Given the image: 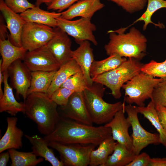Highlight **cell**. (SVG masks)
I'll return each instance as SVG.
<instances>
[{"instance_id": "obj_14", "label": "cell", "mask_w": 166, "mask_h": 166, "mask_svg": "<svg viewBox=\"0 0 166 166\" xmlns=\"http://www.w3.org/2000/svg\"><path fill=\"white\" fill-rule=\"evenodd\" d=\"M53 29L55 34L46 45L61 66L72 58V41L60 28L57 27Z\"/></svg>"}, {"instance_id": "obj_6", "label": "cell", "mask_w": 166, "mask_h": 166, "mask_svg": "<svg viewBox=\"0 0 166 166\" xmlns=\"http://www.w3.org/2000/svg\"><path fill=\"white\" fill-rule=\"evenodd\" d=\"M163 79L140 72L123 85L122 88L125 92L124 102L135 104L137 106H145V101L151 98L154 88Z\"/></svg>"}, {"instance_id": "obj_20", "label": "cell", "mask_w": 166, "mask_h": 166, "mask_svg": "<svg viewBox=\"0 0 166 166\" xmlns=\"http://www.w3.org/2000/svg\"><path fill=\"white\" fill-rule=\"evenodd\" d=\"M27 51L23 46L13 44L9 36L7 39H0V69L2 72L7 69L13 62L18 59L23 61Z\"/></svg>"}, {"instance_id": "obj_22", "label": "cell", "mask_w": 166, "mask_h": 166, "mask_svg": "<svg viewBox=\"0 0 166 166\" xmlns=\"http://www.w3.org/2000/svg\"><path fill=\"white\" fill-rule=\"evenodd\" d=\"M61 14V12H50L36 6L20 14L26 22L42 24L52 28L57 27V18Z\"/></svg>"}, {"instance_id": "obj_10", "label": "cell", "mask_w": 166, "mask_h": 166, "mask_svg": "<svg viewBox=\"0 0 166 166\" xmlns=\"http://www.w3.org/2000/svg\"><path fill=\"white\" fill-rule=\"evenodd\" d=\"M91 19L81 18L76 20H71L59 17L57 18V27L73 37L78 44L84 41H88L97 45V42L93 34L96 27Z\"/></svg>"}, {"instance_id": "obj_4", "label": "cell", "mask_w": 166, "mask_h": 166, "mask_svg": "<svg viewBox=\"0 0 166 166\" xmlns=\"http://www.w3.org/2000/svg\"><path fill=\"white\" fill-rule=\"evenodd\" d=\"M96 82L83 92L84 101L93 123L105 125L110 122L116 113L124 106L125 103H109L103 99L105 88Z\"/></svg>"}, {"instance_id": "obj_1", "label": "cell", "mask_w": 166, "mask_h": 166, "mask_svg": "<svg viewBox=\"0 0 166 166\" xmlns=\"http://www.w3.org/2000/svg\"><path fill=\"white\" fill-rule=\"evenodd\" d=\"M111 136L110 128L104 125H88L61 117L53 131L43 138L47 142L97 146Z\"/></svg>"}, {"instance_id": "obj_38", "label": "cell", "mask_w": 166, "mask_h": 166, "mask_svg": "<svg viewBox=\"0 0 166 166\" xmlns=\"http://www.w3.org/2000/svg\"><path fill=\"white\" fill-rule=\"evenodd\" d=\"M79 0H53L47 5L48 10H57L60 13L69 8Z\"/></svg>"}, {"instance_id": "obj_42", "label": "cell", "mask_w": 166, "mask_h": 166, "mask_svg": "<svg viewBox=\"0 0 166 166\" xmlns=\"http://www.w3.org/2000/svg\"><path fill=\"white\" fill-rule=\"evenodd\" d=\"M148 166H166V158H151Z\"/></svg>"}, {"instance_id": "obj_8", "label": "cell", "mask_w": 166, "mask_h": 166, "mask_svg": "<svg viewBox=\"0 0 166 166\" xmlns=\"http://www.w3.org/2000/svg\"><path fill=\"white\" fill-rule=\"evenodd\" d=\"M124 109L132 128L133 151L136 155L140 154L143 149L149 144H160L158 134L149 132L142 126L139 120L136 106L128 104L125 105Z\"/></svg>"}, {"instance_id": "obj_12", "label": "cell", "mask_w": 166, "mask_h": 166, "mask_svg": "<svg viewBox=\"0 0 166 166\" xmlns=\"http://www.w3.org/2000/svg\"><path fill=\"white\" fill-rule=\"evenodd\" d=\"M22 60L18 59L13 62L7 70L10 78V86L16 90L17 99L21 96L24 101L27 96L30 87L31 71Z\"/></svg>"}, {"instance_id": "obj_35", "label": "cell", "mask_w": 166, "mask_h": 166, "mask_svg": "<svg viewBox=\"0 0 166 166\" xmlns=\"http://www.w3.org/2000/svg\"><path fill=\"white\" fill-rule=\"evenodd\" d=\"M121 7L129 13H132L143 9L147 0H108Z\"/></svg>"}, {"instance_id": "obj_36", "label": "cell", "mask_w": 166, "mask_h": 166, "mask_svg": "<svg viewBox=\"0 0 166 166\" xmlns=\"http://www.w3.org/2000/svg\"><path fill=\"white\" fill-rule=\"evenodd\" d=\"M73 92L64 87H60L54 92L51 98L57 105L65 106L69 97Z\"/></svg>"}, {"instance_id": "obj_24", "label": "cell", "mask_w": 166, "mask_h": 166, "mask_svg": "<svg viewBox=\"0 0 166 166\" xmlns=\"http://www.w3.org/2000/svg\"><path fill=\"white\" fill-rule=\"evenodd\" d=\"M82 72L79 66L73 58L61 65L55 74L47 94L51 98L54 91L60 87L71 76Z\"/></svg>"}, {"instance_id": "obj_5", "label": "cell", "mask_w": 166, "mask_h": 166, "mask_svg": "<svg viewBox=\"0 0 166 166\" xmlns=\"http://www.w3.org/2000/svg\"><path fill=\"white\" fill-rule=\"evenodd\" d=\"M143 65L140 60L128 58L116 68L92 79L94 82L109 89L114 98L119 99L121 96V89L123 85L141 72Z\"/></svg>"}, {"instance_id": "obj_7", "label": "cell", "mask_w": 166, "mask_h": 166, "mask_svg": "<svg viewBox=\"0 0 166 166\" xmlns=\"http://www.w3.org/2000/svg\"><path fill=\"white\" fill-rule=\"evenodd\" d=\"M48 142L49 146L57 151L64 166H87L90 155L96 146L92 144H64L57 142Z\"/></svg>"}, {"instance_id": "obj_32", "label": "cell", "mask_w": 166, "mask_h": 166, "mask_svg": "<svg viewBox=\"0 0 166 166\" xmlns=\"http://www.w3.org/2000/svg\"><path fill=\"white\" fill-rule=\"evenodd\" d=\"M89 86L82 72L69 77L61 87L66 88L73 92H83Z\"/></svg>"}, {"instance_id": "obj_9", "label": "cell", "mask_w": 166, "mask_h": 166, "mask_svg": "<svg viewBox=\"0 0 166 166\" xmlns=\"http://www.w3.org/2000/svg\"><path fill=\"white\" fill-rule=\"evenodd\" d=\"M54 34L51 27L26 22L21 35L22 46L27 51H31L46 45Z\"/></svg>"}, {"instance_id": "obj_30", "label": "cell", "mask_w": 166, "mask_h": 166, "mask_svg": "<svg viewBox=\"0 0 166 166\" xmlns=\"http://www.w3.org/2000/svg\"><path fill=\"white\" fill-rule=\"evenodd\" d=\"M11 160V166H35L44 161L43 158H37L32 151L22 152L16 149L8 150Z\"/></svg>"}, {"instance_id": "obj_2", "label": "cell", "mask_w": 166, "mask_h": 166, "mask_svg": "<svg viewBox=\"0 0 166 166\" xmlns=\"http://www.w3.org/2000/svg\"><path fill=\"white\" fill-rule=\"evenodd\" d=\"M24 113L37 125L40 132L45 136L54 129L61 116L57 105L46 93H33L24 101Z\"/></svg>"}, {"instance_id": "obj_23", "label": "cell", "mask_w": 166, "mask_h": 166, "mask_svg": "<svg viewBox=\"0 0 166 166\" xmlns=\"http://www.w3.org/2000/svg\"><path fill=\"white\" fill-rule=\"evenodd\" d=\"M25 136L32 145V152L37 156L43 158L53 166H64V164L55 155L53 150L50 148L48 142L44 138L36 135Z\"/></svg>"}, {"instance_id": "obj_37", "label": "cell", "mask_w": 166, "mask_h": 166, "mask_svg": "<svg viewBox=\"0 0 166 166\" xmlns=\"http://www.w3.org/2000/svg\"><path fill=\"white\" fill-rule=\"evenodd\" d=\"M8 7L16 13H22L35 6L28 0H4Z\"/></svg>"}, {"instance_id": "obj_18", "label": "cell", "mask_w": 166, "mask_h": 166, "mask_svg": "<svg viewBox=\"0 0 166 166\" xmlns=\"http://www.w3.org/2000/svg\"><path fill=\"white\" fill-rule=\"evenodd\" d=\"M79 45L76 49L72 50V57L80 67L89 86H90L94 82L90 74L91 65L94 61L93 49L88 41H84Z\"/></svg>"}, {"instance_id": "obj_28", "label": "cell", "mask_w": 166, "mask_h": 166, "mask_svg": "<svg viewBox=\"0 0 166 166\" xmlns=\"http://www.w3.org/2000/svg\"><path fill=\"white\" fill-rule=\"evenodd\" d=\"M136 155L124 145L117 142L113 152L109 156L104 166H127Z\"/></svg>"}, {"instance_id": "obj_25", "label": "cell", "mask_w": 166, "mask_h": 166, "mask_svg": "<svg viewBox=\"0 0 166 166\" xmlns=\"http://www.w3.org/2000/svg\"><path fill=\"white\" fill-rule=\"evenodd\" d=\"M117 143L112 136L103 140L97 149L91 151L89 165L104 166L109 156L113 152Z\"/></svg>"}, {"instance_id": "obj_11", "label": "cell", "mask_w": 166, "mask_h": 166, "mask_svg": "<svg viewBox=\"0 0 166 166\" xmlns=\"http://www.w3.org/2000/svg\"><path fill=\"white\" fill-rule=\"evenodd\" d=\"M23 61L31 71H56L61 66L46 45L27 51Z\"/></svg>"}, {"instance_id": "obj_46", "label": "cell", "mask_w": 166, "mask_h": 166, "mask_svg": "<svg viewBox=\"0 0 166 166\" xmlns=\"http://www.w3.org/2000/svg\"><path fill=\"white\" fill-rule=\"evenodd\" d=\"M164 62L166 65V59L164 61Z\"/></svg>"}, {"instance_id": "obj_3", "label": "cell", "mask_w": 166, "mask_h": 166, "mask_svg": "<svg viewBox=\"0 0 166 166\" xmlns=\"http://www.w3.org/2000/svg\"><path fill=\"white\" fill-rule=\"evenodd\" d=\"M108 32L109 41L104 47L108 55L117 54L123 57L140 61L146 55L147 39L135 27H132L125 34L116 30Z\"/></svg>"}, {"instance_id": "obj_17", "label": "cell", "mask_w": 166, "mask_h": 166, "mask_svg": "<svg viewBox=\"0 0 166 166\" xmlns=\"http://www.w3.org/2000/svg\"><path fill=\"white\" fill-rule=\"evenodd\" d=\"M104 6L100 0H79L66 10L61 12L60 17L70 20L79 17L91 19L96 12Z\"/></svg>"}, {"instance_id": "obj_21", "label": "cell", "mask_w": 166, "mask_h": 166, "mask_svg": "<svg viewBox=\"0 0 166 166\" xmlns=\"http://www.w3.org/2000/svg\"><path fill=\"white\" fill-rule=\"evenodd\" d=\"M4 87L3 95L0 98V112H7L12 116L25 111L24 103L19 102L16 100L13 88L8 82L9 77L7 70L3 72Z\"/></svg>"}, {"instance_id": "obj_33", "label": "cell", "mask_w": 166, "mask_h": 166, "mask_svg": "<svg viewBox=\"0 0 166 166\" xmlns=\"http://www.w3.org/2000/svg\"><path fill=\"white\" fill-rule=\"evenodd\" d=\"M141 72L153 77L166 78V65L164 61L158 62L152 60L147 63L143 64Z\"/></svg>"}, {"instance_id": "obj_40", "label": "cell", "mask_w": 166, "mask_h": 166, "mask_svg": "<svg viewBox=\"0 0 166 166\" xmlns=\"http://www.w3.org/2000/svg\"><path fill=\"white\" fill-rule=\"evenodd\" d=\"M155 107L160 123L166 132V107L162 106Z\"/></svg>"}, {"instance_id": "obj_13", "label": "cell", "mask_w": 166, "mask_h": 166, "mask_svg": "<svg viewBox=\"0 0 166 166\" xmlns=\"http://www.w3.org/2000/svg\"><path fill=\"white\" fill-rule=\"evenodd\" d=\"M61 117L83 124L93 125V123L86 106L83 92H73L67 105L60 106Z\"/></svg>"}, {"instance_id": "obj_45", "label": "cell", "mask_w": 166, "mask_h": 166, "mask_svg": "<svg viewBox=\"0 0 166 166\" xmlns=\"http://www.w3.org/2000/svg\"><path fill=\"white\" fill-rule=\"evenodd\" d=\"M53 0H36L35 5L39 6L43 3H45L47 5L51 2Z\"/></svg>"}, {"instance_id": "obj_41", "label": "cell", "mask_w": 166, "mask_h": 166, "mask_svg": "<svg viewBox=\"0 0 166 166\" xmlns=\"http://www.w3.org/2000/svg\"><path fill=\"white\" fill-rule=\"evenodd\" d=\"M4 18L2 15L0 16V39H6L9 36L7 31L6 25L4 22Z\"/></svg>"}, {"instance_id": "obj_15", "label": "cell", "mask_w": 166, "mask_h": 166, "mask_svg": "<svg viewBox=\"0 0 166 166\" xmlns=\"http://www.w3.org/2000/svg\"><path fill=\"white\" fill-rule=\"evenodd\" d=\"M124 106L119 110L113 119L104 125L110 128L112 136L114 140L133 152L132 138L128 132L131 125L128 118L124 115Z\"/></svg>"}, {"instance_id": "obj_43", "label": "cell", "mask_w": 166, "mask_h": 166, "mask_svg": "<svg viewBox=\"0 0 166 166\" xmlns=\"http://www.w3.org/2000/svg\"><path fill=\"white\" fill-rule=\"evenodd\" d=\"M10 158V154L8 151L6 152H3L0 153V166H6Z\"/></svg>"}, {"instance_id": "obj_19", "label": "cell", "mask_w": 166, "mask_h": 166, "mask_svg": "<svg viewBox=\"0 0 166 166\" xmlns=\"http://www.w3.org/2000/svg\"><path fill=\"white\" fill-rule=\"evenodd\" d=\"M18 120L17 117H15L7 118V128L0 140V153L10 149H16L22 147L24 133L17 126Z\"/></svg>"}, {"instance_id": "obj_44", "label": "cell", "mask_w": 166, "mask_h": 166, "mask_svg": "<svg viewBox=\"0 0 166 166\" xmlns=\"http://www.w3.org/2000/svg\"><path fill=\"white\" fill-rule=\"evenodd\" d=\"M3 82V72L1 71V69H0V98L2 97L3 93V91L2 88V84Z\"/></svg>"}, {"instance_id": "obj_34", "label": "cell", "mask_w": 166, "mask_h": 166, "mask_svg": "<svg viewBox=\"0 0 166 166\" xmlns=\"http://www.w3.org/2000/svg\"><path fill=\"white\" fill-rule=\"evenodd\" d=\"M151 100L155 107H166V78L163 79L155 87Z\"/></svg>"}, {"instance_id": "obj_39", "label": "cell", "mask_w": 166, "mask_h": 166, "mask_svg": "<svg viewBox=\"0 0 166 166\" xmlns=\"http://www.w3.org/2000/svg\"><path fill=\"white\" fill-rule=\"evenodd\" d=\"M151 158L145 152L137 155L127 166H148Z\"/></svg>"}, {"instance_id": "obj_27", "label": "cell", "mask_w": 166, "mask_h": 166, "mask_svg": "<svg viewBox=\"0 0 166 166\" xmlns=\"http://www.w3.org/2000/svg\"><path fill=\"white\" fill-rule=\"evenodd\" d=\"M127 59L118 54H113L104 59L93 61L90 71L92 78L112 70L119 66Z\"/></svg>"}, {"instance_id": "obj_16", "label": "cell", "mask_w": 166, "mask_h": 166, "mask_svg": "<svg viewBox=\"0 0 166 166\" xmlns=\"http://www.w3.org/2000/svg\"><path fill=\"white\" fill-rule=\"evenodd\" d=\"M0 10L6 22V27L9 31L11 42L16 46H22L21 35L26 21L20 14L10 9L4 0H0Z\"/></svg>"}, {"instance_id": "obj_31", "label": "cell", "mask_w": 166, "mask_h": 166, "mask_svg": "<svg viewBox=\"0 0 166 166\" xmlns=\"http://www.w3.org/2000/svg\"><path fill=\"white\" fill-rule=\"evenodd\" d=\"M147 7L145 11L141 16L135 21L132 24L126 28H123L124 31L132 25L139 21H143L144 24L143 27V30H145L148 24L151 23L160 28H164L163 24H156L151 20V17L153 14L159 9L166 8V1L164 0H147Z\"/></svg>"}, {"instance_id": "obj_26", "label": "cell", "mask_w": 166, "mask_h": 166, "mask_svg": "<svg viewBox=\"0 0 166 166\" xmlns=\"http://www.w3.org/2000/svg\"><path fill=\"white\" fill-rule=\"evenodd\" d=\"M56 71H31V81L27 95L33 93L47 94Z\"/></svg>"}, {"instance_id": "obj_29", "label": "cell", "mask_w": 166, "mask_h": 166, "mask_svg": "<svg viewBox=\"0 0 166 166\" xmlns=\"http://www.w3.org/2000/svg\"><path fill=\"white\" fill-rule=\"evenodd\" d=\"M139 113L143 115L156 129L159 136L160 144L166 148V132L159 120L155 106L151 101L145 106H136Z\"/></svg>"}]
</instances>
